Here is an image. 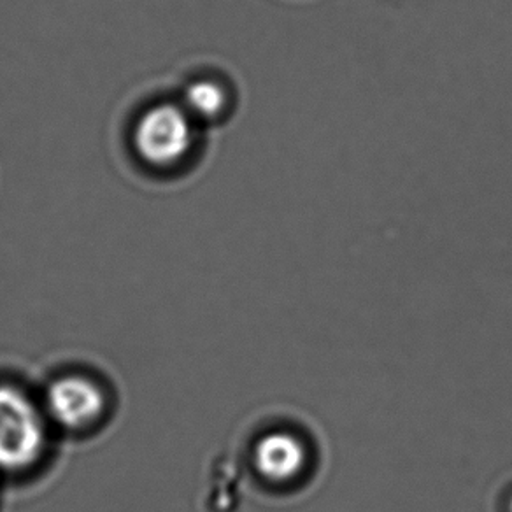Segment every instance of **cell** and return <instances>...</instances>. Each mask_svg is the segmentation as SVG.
Returning a JSON list of instances; mask_svg holds the SVG:
<instances>
[{
	"mask_svg": "<svg viewBox=\"0 0 512 512\" xmlns=\"http://www.w3.org/2000/svg\"><path fill=\"white\" fill-rule=\"evenodd\" d=\"M44 444L43 413L27 393L0 384V470L29 469L43 455Z\"/></svg>",
	"mask_w": 512,
	"mask_h": 512,
	"instance_id": "6da1fadb",
	"label": "cell"
},
{
	"mask_svg": "<svg viewBox=\"0 0 512 512\" xmlns=\"http://www.w3.org/2000/svg\"><path fill=\"white\" fill-rule=\"evenodd\" d=\"M134 144L139 157L155 167L178 164L193 144V123L185 107L158 104L137 121Z\"/></svg>",
	"mask_w": 512,
	"mask_h": 512,
	"instance_id": "7a4b0ae2",
	"label": "cell"
},
{
	"mask_svg": "<svg viewBox=\"0 0 512 512\" xmlns=\"http://www.w3.org/2000/svg\"><path fill=\"white\" fill-rule=\"evenodd\" d=\"M46 413L67 430L92 425L106 409V397L92 379L83 376L58 377L46 392Z\"/></svg>",
	"mask_w": 512,
	"mask_h": 512,
	"instance_id": "3957f363",
	"label": "cell"
},
{
	"mask_svg": "<svg viewBox=\"0 0 512 512\" xmlns=\"http://www.w3.org/2000/svg\"><path fill=\"white\" fill-rule=\"evenodd\" d=\"M306 460L304 444L288 432H272L256 444L255 467L271 481L286 483L299 476L306 467Z\"/></svg>",
	"mask_w": 512,
	"mask_h": 512,
	"instance_id": "277c9868",
	"label": "cell"
},
{
	"mask_svg": "<svg viewBox=\"0 0 512 512\" xmlns=\"http://www.w3.org/2000/svg\"><path fill=\"white\" fill-rule=\"evenodd\" d=\"M225 102H227V95L214 81L202 79L186 88L185 109L192 116L202 120H211L214 116H218L223 111Z\"/></svg>",
	"mask_w": 512,
	"mask_h": 512,
	"instance_id": "5b68a950",
	"label": "cell"
},
{
	"mask_svg": "<svg viewBox=\"0 0 512 512\" xmlns=\"http://www.w3.org/2000/svg\"><path fill=\"white\" fill-rule=\"evenodd\" d=\"M511 512H512V502H511Z\"/></svg>",
	"mask_w": 512,
	"mask_h": 512,
	"instance_id": "8992f818",
	"label": "cell"
}]
</instances>
